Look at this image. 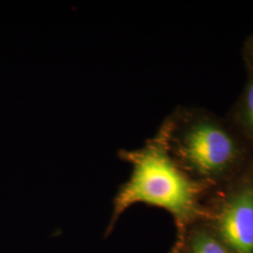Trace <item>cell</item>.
Instances as JSON below:
<instances>
[{
  "mask_svg": "<svg viewBox=\"0 0 253 253\" xmlns=\"http://www.w3.org/2000/svg\"><path fill=\"white\" fill-rule=\"evenodd\" d=\"M242 56L245 66L253 70V33L247 38L242 48Z\"/></svg>",
  "mask_w": 253,
  "mask_h": 253,
  "instance_id": "cell-6",
  "label": "cell"
},
{
  "mask_svg": "<svg viewBox=\"0 0 253 253\" xmlns=\"http://www.w3.org/2000/svg\"><path fill=\"white\" fill-rule=\"evenodd\" d=\"M175 245L179 253H231L202 219L187 227Z\"/></svg>",
  "mask_w": 253,
  "mask_h": 253,
  "instance_id": "cell-5",
  "label": "cell"
},
{
  "mask_svg": "<svg viewBox=\"0 0 253 253\" xmlns=\"http://www.w3.org/2000/svg\"><path fill=\"white\" fill-rule=\"evenodd\" d=\"M202 220L231 253H253V163L232 180L208 190Z\"/></svg>",
  "mask_w": 253,
  "mask_h": 253,
  "instance_id": "cell-3",
  "label": "cell"
},
{
  "mask_svg": "<svg viewBox=\"0 0 253 253\" xmlns=\"http://www.w3.org/2000/svg\"><path fill=\"white\" fill-rule=\"evenodd\" d=\"M173 161L208 190L232 180L253 163V152L225 117L208 109L178 107L164 119Z\"/></svg>",
  "mask_w": 253,
  "mask_h": 253,
  "instance_id": "cell-1",
  "label": "cell"
},
{
  "mask_svg": "<svg viewBox=\"0 0 253 253\" xmlns=\"http://www.w3.org/2000/svg\"><path fill=\"white\" fill-rule=\"evenodd\" d=\"M171 253H179V252H178V249H177V247H176V245L174 244V246H173V248L172 249V252H171Z\"/></svg>",
  "mask_w": 253,
  "mask_h": 253,
  "instance_id": "cell-7",
  "label": "cell"
},
{
  "mask_svg": "<svg viewBox=\"0 0 253 253\" xmlns=\"http://www.w3.org/2000/svg\"><path fill=\"white\" fill-rule=\"evenodd\" d=\"M246 82L225 118L253 152V70L245 66Z\"/></svg>",
  "mask_w": 253,
  "mask_h": 253,
  "instance_id": "cell-4",
  "label": "cell"
},
{
  "mask_svg": "<svg viewBox=\"0 0 253 253\" xmlns=\"http://www.w3.org/2000/svg\"><path fill=\"white\" fill-rule=\"evenodd\" d=\"M119 156L131 164L132 172L114 201L111 227L123 212L137 203L169 212L173 217L177 236L203 218V202L208 190L190 178L173 161L168 148L164 121L142 147L121 150Z\"/></svg>",
  "mask_w": 253,
  "mask_h": 253,
  "instance_id": "cell-2",
  "label": "cell"
}]
</instances>
